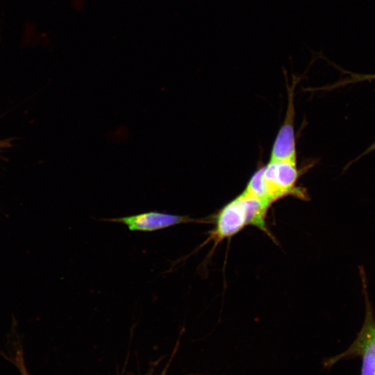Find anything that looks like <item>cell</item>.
Segmentation results:
<instances>
[{"label": "cell", "mask_w": 375, "mask_h": 375, "mask_svg": "<svg viewBox=\"0 0 375 375\" xmlns=\"http://www.w3.org/2000/svg\"><path fill=\"white\" fill-rule=\"evenodd\" d=\"M12 146V139H5L0 140V153L3 149L9 148Z\"/></svg>", "instance_id": "ba28073f"}, {"label": "cell", "mask_w": 375, "mask_h": 375, "mask_svg": "<svg viewBox=\"0 0 375 375\" xmlns=\"http://www.w3.org/2000/svg\"><path fill=\"white\" fill-rule=\"evenodd\" d=\"M102 220L123 224L131 231L142 232L156 231L182 224L208 222V219H195L188 215H175L156 210L125 217L103 219Z\"/></svg>", "instance_id": "277c9868"}, {"label": "cell", "mask_w": 375, "mask_h": 375, "mask_svg": "<svg viewBox=\"0 0 375 375\" xmlns=\"http://www.w3.org/2000/svg\"><path fill=\"white\" fill-rule=\"evenodd\" d=\"M360 272L366 308L363 324L349 348L336 356L327 358L324 365L326 367H331L341 360L360 358L362 362L360 375H375V315L367 294L365 272L360 269Z\"/></svg>", "instance_id": "6da1fadb"}, {"label": "cell", "mask_w": 375, "mask_h": 375, "mask_svg": "<svg viewBox=\"0 0 375 375\" xmlns=\"http://www.w3.org/2000/svg\"><path fill=\"white\" fill-rule=\"evenodd\" d=\"M160 375H165V372H163V373H162V374H160Z\"/></svg>", "instance_id": "9c48e42d"}, {"label": "cell", "mask_w": 375, "mask_h": 375, "mask_svg": "<svg viewBox=\"0 0 375 375\" xmlns=\"http://www.w3.org/2000/svg\"><path fill=\"white\" fill-rule=\"evenodd\" d=\"M262 175L272 204L288 196L306 199L305 190L297 186L299 178L297 160H270L262 167Z\"/></svg>", "instance_id": "7a4b0ae2"}, {"label": "cell", "mask_w": 375, "mask_h": 375, "mask_svg": "<svg viewBox=\"0 0 375 375\" xmlns=\"http://www.w3.org/2000/svg\"><path fill=\"white\" fill-rule=\"evenodd\" d=\"M212 219L214 228L208 233L209 237L207 240L196 249L212 241L213 247L208 257H210L211 253L221 242L231 238L250 225L249 213L244 196L240 194L230 201L212 217Z\"/></svg>", "instance_id": "3957f363"}, {"label": "cell", "mask_w": 375, "mask_h": 375, "mask_svg": "<svg viewBox=\"0 0 375 375\" xmlns=\"http://www.w3.org/2000/svg\"><path fill=\"white\" fill-rule=\"evenodd\" d=\"M294 117V87H289L285 118L273 143L270 160H297Z\"/></svg>", "instance_id": "5b68a950"}, {"label": "cell", "mask_w": 375, "mask_h": 375, "mask_svg": "<svg viewBox=\"0 0 375 375\" xmlns=\"http://www.w3.org/2000/svg\"><path fill=\"white\" fill-rule=\"evenodd\" d=\"M351 78L347 83H356L364 81L375 80V74H350Z\"/></svg>", "instance_id": "52a82bcc"}, {"label": "cell", "mask_w": 375, "mask_h": 375, "mask_svg": "<svg viewBox=\"0 0 375 375\" xmlns=\"http://www.w3.org/2000/svg\"><path fill=\"white\" fill-rule=\"evenodd\" d=\"M14 363L17 367L21 375H29L28 370L26 367L23 354L22 351H18L14 358Z\"/></svg>", "instance_id": "8992f818"}]
</instances>
